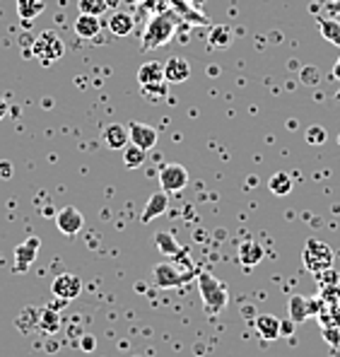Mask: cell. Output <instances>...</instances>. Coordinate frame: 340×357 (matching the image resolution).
<instances>
[{
  "instance_id": "obj_1",
  "label": "cell",
  "mask_w": 340,
  "mask_h": 357,
  "mask_svg": "<svg viewBox=\"0 0 340 357\" xmlns=\"http://www.w3.org/2000/svg\"><path fill=\"white\" fill-rule=\"evenodd\" d=\"M198 290L203 297V309H206L208 317H217L229 302V290L222 280H217L212 273L198 271Z\"/></svg>"
},
{
  "instance_id": "obj_2",
  "label": "cell",
  "mask_w": 340,
  "mask_h": 357,
  "mask_svg": "<svg viewBox=\"0 0 340 357\" xmlns=\"http://www.w3.org/2000/svg\"><path fill=\"white\" fill-rule=\"evenodd\" d=\"M176 24H179V15H174V13L155 15L143 31V49L153 51V49H160V46L169 44L176 31Z\"/></svg>"
},
{
  "instance_id": "obj_3",
  "label": "cell",
  "mask_w": 340,
  "mask_h": 357,
  "mask_svg": "<svg viewBox=\"0 0 340 357\" xmlns=\"http://www.w3.org/2000/svg\"><path fill=\"white\" fill-rule=\"evenodd\" d=\"M193 275H198L196 266L193 264H171V261H164V264H157L153 268V282L160 290H171V287H181L184 282L191 280Z\"/></svg>"
},
{
  "instance_id": "obj_4",
  "label": "cell",
  "mask_w": 340,
  "mask_h": 357,
  "mask_svg": "<svg viewBox=\"0 0 340 357\" xmlns=\"http://www.w3.org/2000/svg\"><path fill=\"white\" fill-rule=\"evenodd\" d=\"M63 54H65V44H63L61 36L51 29L36 34L34 41H31V56H34L41 66H54L56 61L63 59Z\"/></svg>"
},
{
  "instance_id": "obj_5",
  "label": "cell",
  "mask_w": 340,
  "mask_h": 357,
  "mask_svg": "<svg viewBox=\"0 0 340 357\" xmlns=\"http://www.w3.org/2000/svg\"><path fill=\"white\" fill-rule=\"evenodd\" d=\"M138 82L143 87V92L153 99L167 97V80H164V63L148 61L140 66L138 70Z\"/></svg>"
},
{
  "instance_id": "obj_6",
  "label": "cell",
  "mask_w": 340,
  "mask_h": 357,
  "mask_svg": "<svg viewBox=\"0 0 340 357\" xmlns=\"http://www.w3.org/2000/svg\"><path fill=\"white\" fill-rule=\"evenodd\" d=\"M304 268L314 275H318L326 268H333V249L321 239H309L304 246Z\"/></svg>"
},
{
  "instance_id": "obj_7",
  "label": "cell",
  "mask_w": 340,
  "mask_h": 357,
  "mask_svg": "<svg viewBox=\"0 0 340 357\" xmlns=\"http://www.w3.org/2000/svg\"><path fill=\"white\" fill-rule=\"evenodd\" d=\"M188 183V169L184 165H176V162H171V165H164L160 169V186L162 191L167 193H179L184 191Z\"/></svg>"
},
{
  "instance_id": "obj_8",
  "label": "cell",
  "mask_w": 340,
  "mask_h": 357,
  "mask_svg": "<svg viewBox=\"0 0 340 357\" xmlns=\"http://www.w3.org/2000/svg\"><path fill=\"white\" fill-rule=\"evenodd\" d=\"M321 312V297L309 299V297H302V295H292L290 297V321L292 324H302L307 321L314 314Z\"/></svg>"
},
{
  "instance_id": "obj_9",
  "label": "cell",
  "mask_w": 340,
  "mask_h": 357,
  "mask_svg": "<svg viewBox=\"0 0 340 357\" xmlns=\"http://www.w3.org/2000/svg\"><path fill=\"white\" fill-rule=\"evenodd\" d=\"M51 292H54V297L63 299V302H70V299L80 297L82 280L77 275H72V273H61L54 280V285H51Z\"/></svg>"
},
{
  "instance_id": "obj_10",
  "label": "cell",
  "mask_w": 340,
  "mask_h": 357,
  "mask_svg": "<svg viewBox=\"0 0 340 357\" xmlns=\"http://www.w3.org/2000/svg\"><path fill=\"white\" fill-rule=\"evenodd\" d=\"M39 246H41V241L39 237H29V239H24L22 244L15 249V273H27L29 271V266L36 261V256H39Z\"/></svg>"
},
{
  "instance_id": "obj_11",
  "label": "cell",
  "mask_w": 340,
  "mask_h": 357,
  "mask_svg": "<svg viewBox=\"0 0 340 357\" xmlns=\"http://www.w3.org/2000/svg\"><path fill=\"white\" fill-rule=\"evenodd\" d=\"M82 225H85V218H82V213L77 208L65 206L56 213V227H59L65 237H75V234L82 229Z\"/></svg>"
},
{
  "instance_id": "obj_12",
  "label": "cell",
  "mask_w": 340,
  "mask_h": 357,
  "mask_svg": "<svg viewBox=\"0 0 340 357\" xmlns=\"http://www.w3.org/2000/svg\"><path fill=\"white\" fill-rule=\"evenodd\" d=\"M128 133H130V143H135L138 148H143V150H148V152L155 148L157 138H160L153 126L138 123V121H133V123L128 126Z\"/></svg>"
},
{
  "instance_id": "obj_13",
  "label": "cell",
  "mask_w": 340,
  "mask_h": 357,
  "mask_svg": "<svg viewBox=\"0 0 340 357\" xmlns=\"http://www.w3.org/2000/svg\"><path fill=\"white\" fill-rule=\"evenodd\" d=\"M167 210H169V193L167 191H157L150 196L148 206L143 208V215H140V222H153L157 220L160 215H167Z\"/></svg>"
},
{
  "instance_id": "obj_14",
  "label": "cell",
  "mask_w": 340,
  "mask_h": 357,
  "mask_svg": "<svg viewBox=\"0 0 340 357\" xmlns=\"http://www.w3.org/2000/svg\"><path fill=\"white\" fill-rule=\"evenodd\" d=\"M102 140L109 150H123L125 145L130 143V133L121 123H109L107 128L102 130Z\"/></svg>"
},
{
  "instance_id": "obj_15",
  "label": "cell",
  "mask_w": 340,
  "mask_h": 357,
  "mask_svg": "<svg viewBox=\"0 0 340 357\" xmlns=\"http://www.w3.org/2000/svg\"><path fill=\"white\" fill-rule=\"evenodd\" d=\"M188 77H191V66H188V61L174 56V59H169L164 63V80L167 82L181 85V82H186Z\"/></svg>"
},
{
  "instance_id": "obj_16",
  "label": "cell",
  "mask_w": 340,
  "mask_h": 357,
  "mask_svg": "<svg viewBox=\"0 0 340 357\" xmlns=\"http://www.w3.org/2000/svg\"><path fill=\"white\" fill-rule=\"evenodd\" d=\"M155 244H157V249H160L164 256H171V259H179V261H191L188 251L181 249V246L176 244L174 234H169V232H157L155 234Z\"/></svg>"
},
{
  "instance_id": "obj_17",
  "label": "cell",
  "mask_w": 340,
  "mask_h": 357,
  "mask_svg": "<svg viewBox=\"0 0 340 357\" xmlns=\"http://www.w3.org/2000/svg\"><path fill=\"white\" fill-rule=\"evenodd\" d=\"M256 331L263 340H278L282 335V321L273 314H261L256 319Z\"/></svg>"
},
{
  "instance_id": "obj_18",
  "label": "cell",
  "mask_w": 340,
  "mask_h": 357,
  "mask_svg": "<svg viewBox=\"0 0 340 357\" xmlns=\"http://www.w3.org/2000/svg\"><path fill=\"white\" fill-rule=\"evenodd\" d=\"M263 256H265L263 246H261L256 239H249V241H244V244L239 246V264L247 266V268L258 266L261 261H263Z\"/></svg>"
},
{
  "instance_id": "obj_19",
  "label": "cell",
  "mask_w": 340,
  "mask_h": 357,
  "mask_svg": "<svg viewBox=\"0 0 340 357\" xmlns=\"http://www.w3.org/2000/svg\"><path fill=\"white\" fill-rule=\"evenodd\" d=\"M99 31H102V22H99L97 15L80 13V17L75 20V34L80 36V39H94Z\"/></svg>"
},
{
  "instance_id": "obj_20",
  "label": "cell",
  "mask_w": 340,
  "mask_h": 357,
  "mask_svg": "<svg viewBox=\"0 0 340 357\" xmlns=\"http://www.w3.org/2000/svg\"><path fill=\"white\" fill-rule=\"evenodd\" d=\"M39 331L46 335H54L61 331V314L56 312V307L39 309Z\"/></svg>"
},
{
  "instance_id": "obj_21",
  "label": "cell",
  "mask_w": 340,
  "mask_h": 357,
  "mask_svg": "<svg viewBox=\"0 0 340 357\" xmlns=\"http://www.w3.org/2000/svg\"><path fill=\"white\" fill-rule=\"evenodd\" d=\"M316 29L321 31V36L326 41H331L333 46L340 49V20L338 17H318L316 20Z\"/></svg>"
},
{
  "instance_id": "obj_22",
  "label": "cell",
  "mask_w": 340,
  "mask_h": 357,
  "mask_svg": "<svg viewBox=\"0 0 340 357\" xmlns=\"http://www.w3.org/2000/svg\"><path fill=\"white\" fill-rule=\"evenodd\" d=\"M46 10V0H17V15L22 22H31Z\"/></svg>"
},
{
  "instance_id": "obj_23",
  "label": "cell",
  "mask_w": 340,
  "mask_h": 357,
  "mask_svg": "<svg viewBox=\"0 0 340 357\" xmlns=\"http://www.w3.org/2000/svg\"><path fill=\"white\" fill-rule=\"evenodd\" d=\"M133 17H130L128 13H114L111 17H109V29H111V34L116 36H128L130 31H133Z\"/></svg>"
},
{
  "instance_id": "obj_24",
  "label": "cell",
  "mask_w": 340,
  "mask_h": 357,
  "mask_svg": "<svg viewBox=\"0 0 340 357\" xmlns=\"http://www.w3.org/2000/svg\"><path fill=\"white\" fill-rule=\"evenodd\" d=\"M145 160H148V150L138 148L135 143H128L123 148V165L128 167V169H138V167H143Z\"/></svg>"
},
{
  "instance_id": "obj_25",
  "label": "cell",
  "mask_w": 340,
  "mask_h": 357,
  "mask_svg": "<svg viewBox=\"0 0 340 357\" xmlns=\"http://www.w3.org/2000/svg\"><path fill=\"white\" fill-rule=\"evenodd\" d=\"M268 188H270V193H275V196H287V193L292 191L290 174H285V172L273 174V176H270V181H268Z\"/></svg>"
},
{
  "instance_id": "obj_26",
  "label": "cell",
  "mask_w": 340,
  "mask_h": 357,
  "mask_svg": "<svg viewBox=\"0 0 340 357\" xmlns=\"http://www.w3.org/2000/svg\"><path fill=\"white\" fill-rule=\"evenodd\" d=\"M77 8H80V13H85V15H97V17H102L109 8V0H80Z\"/></svg>"
},
{
  "instance_id": "obj_27",
  "label": "cell",
  "mask_w": 340,
  "mask_h": 357,
  "mask_svg": "<svg viewBox=\"0 0 340 357\" xmlns=\"http://www.w3.org/2000/svg\"><path fill=\"white\" fill-rule=\"evenodd\" d=\"M17 326L20 328H39V309H34V307H29V309H24L22 312V317L17 319Z\"/></svg>"
},
{
  "instance_id": "obj_28",
  "label": "cell",
  "mask_w": 340,
  "mask_h": 357,
  "mask_svg": "<svg viewBox=\"0 0 340 357\" xmlns=\"http://www.w3.org/2000/svg\"><path fill=\"white\" fill-rule=\"evenodd\" d=\"M210 41L215 49H224V46H229V41H232V31H229V27H215L210 34Z\"/></svg>"
},
{
  "instance_id": "obj_29",
  "label": "cell",
  "mask_w": 340,
  "mask_h": 357,
  "mask_svg": "<svg viewBox=\"0 0 340 357\" xmlns=\"http://www.w3.org/2000/svg\"><path fill=\"white\" fill-rule=\"evenodd\" d=\"M304 135H307V140H309L311 145H321V143H326V130H323L321 126H309Z\"/></svg>"
},
{
  "instance_id": "obj_30",
  "label": "cell",
  "mask_w": 340,
  "mask_h": 357,
  "mask_svg": "<svg viewBox=\"0 0 340 357\" xmlns=\"http://www.w3.org/2000/svg\"><path fill=\"white\" fill-rule=\"evenodd\" d=\"M326 13L333 15V17H338V15H340V0H328V3H326Z\"/></svg>"
},
{
  "instance_id": "obj_31",
  "label": "cell",
  "mask_w": 340,
  "mask_h": 357,
  "mask_svg": "<svg viewBox=\"0 0 340 357\" xmlns=\"http://www.w3.org/2000/svg\"><path fill=\"white\" fill-rule=\"evenodd\" d=\"M82 350H85V353H92V350H94V338H92V335H85V338H82Z\"/></svg>"
},
{
  "instance_id": "obj_32",
  "label": "cell",
  "mask_w": 340,
  "mask_h": 357,
  "mask_svg": "<svg viewBox=\"0 0 340 357\" xmlns=\"http://www.w3.org/2000/svg\"><path fill=\"white\" fill-rule=\"evenodd\" d=\"M10 172H13V167H10L8 162H5V165L0 162V176H3V178H10Z\"/></svg>"
},
{
  "instance_id": "obj_33",
  "label": "cell",
  "mask_w": 340,
  "mask_h": 357,
  "mask_svg": "<svg viewBox=\"0 0 340 357\" xmlns=\"http://www.w3.org/2000/svg\"><path fill=\"white\" fill-rule=\"evenodd\" d=\"M331 75H333V80H338V82H340V56H338V61L333 63V70H331Z\"/></svg>"
},
{
  "instance_id": "obj_34",
  "label": "cell",
  "mask_w": 340,
  "mask_h": 357,
  "mask_svg": "<svg viewBox=\"0 0 340 357\" xmlns=\"http://www.w3.org/2000/svg\"><path fill=\"white\" fill-rule=\"evenodd\" d=\"M5 114H8V102H5V97H0V121L5 119Z\"/></svg>"
},
{
  "instance_id": "obj_35",
  "label": "cell",
  "mask_w": 340,
  "mask_h": 357,
  "mask_svg": "<svg viewBox=\"0 0 340 357\" xmlns=\"http://www.w3.org/2000/svg\"><path fill=\"white\" fill-rule=\"evenodd\" d=\"M203 3V0H193V5H201Z\"/></svg>"
},
{
  "instance_id": "obj_36",
  "label": "cell",
  "mask_w": 340,
  "mask_h": 357,
  "mask_svg": "<svg viewBox=\"0 0 340 357\" xmlns=\"http://www.w3.org/2000/svg\"><path fill=\"white\" fill-rule=\"evenodd\" d=\"M336 99H338V102H340V89H338V94H336Z\"/></svg>"
}]
</instances>
